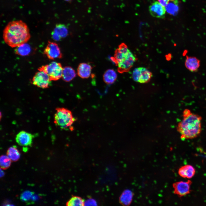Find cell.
Instances as JSON below:
<instances>
[{
    "mask_svg": "<svg viewBox=\"0 0 206 206\" xmlns=\"http://www.w3.org/2000/svg\"><path fill=\"white\" fill-rule=\"evenodd\" d=\"M30 37L27 25L21 20L10 22L3 31V38L4 42L12 48L26 43Z\"/></svg>",
    "mask_w": 206,
    "mask_h": 206,
    "instance_id": "1",
    "label": "cell"
},
{
    "mask_svg": "<svg viewBox=\"0 0 206 206\" xmlns=\"http://www.w3.org/2000/svg\"><path fill=\"white\" fill-rule=\"evenodd\" d=\"M183 118L177 127V131L180 134L181 138L183 140L191 139L197 137L202 130V117L192 112Z\"/></svg>",
    "mask_w": 206,
    "mask_h": 206,
    "instance_id": "2",
    "label": "cell"
},
{
    "mask_svg": "<svg viewBox=\"0 0 206 206\" xmlns=\"http://www.w3.org/2000/svg\"><path fill=\"white\" fill-rule=\"evenodd\" d=\"M111 60L117 66L118 72L122 73L129 71L136 58L126 44L123 43L116 50Z\"/></svg>",
    "mask_w": 206,
    "mask_h": 206,
    "instance_id": "3",
    "label": "cell"
},
{
    "mask_svg": "<svg viewBox=\"0 0 206 206\" xmlns=\"http://www.w3.org/2000/svg\"><path fill=\"white\" fill-rule=\"evenodd\" d=\"M76 120L70 110L64 108H59L56 109L54 122L61 128L72 130L73 128L72 125Z\"/></svg>",
    "mask_w": 206,
    "mask_h": 206,
    "instance_id": "4",
    "label": "cell"
},
{
    "mask_svg": "<svg viewBox=\"0 0 206 206\" xmlns=\"http://www.w3.org/2000/svg\"><path fill=\"white\" fill-rule=\"evenodd\" d=\"M63 69L60 63L52 62L39 67L38 70L42 71L47 74L51 81H56L62 78Z\"/></svg>",
    "mask_w": 206,
    "mask_h": 206,
    "instance_id": "5",
    "label": "cell"
},
{
    "mask_svg": "<svg viewBox=\"0 0 206 206\" xmlns=\"http://www.w3.org/2000/svg\"><path fill=\"white\" fill-rule=\"evenodd\" d=\"M32 84L42 88H48L50 85L51 80L48 75L42 71L38 70L32 78Z\"/></svg>",
    "mask_w": 206,
    "mask_h": 206,
    "instance_id": "6",
    "label": "cell"
},
{
    "mask_svg": "<svg viewBox=\"0 0 206 206\" xmlns=\"http://www.w3.org/2000/svg\"><path fill=\"white\" fill-rule=\"evenodd\" d=\"M152 76V73L146 68L142 67L135 68L132 74L133 80L135 82L141 83L148 82Z\"/></svg>",
    "mask_w": 206,
    "mask_h": 206,
    "instance_id": "7",
    "label": "cell"
},
{
    "mask_svg": "<svg viewBox=\"0 0 206 206\" xmlns=\"http://www.w3.org/2000/svg\"><path fill=\"white\" fill-rule=\"evenodd\" d=\"M43 53L50 60L60 59L62 57V53L58 44L49 41H48L44 49Z\"/></svg>",
    "mask_w": 206,
    "mask_h": 206,
    "instance_id": "8",
    "label": "cell"
},
{
    "mask_svg": "<svg viewBox=\"0 0 206 206\" xmlns=\"http://www.w3.org/2000/svg\"><path fill=\"white\" fill-rule=\"evenodd\" d=\"M192 183L191 180H188L186 182L180 181L174 183L173 186L174 189V193L179 197L189 194L191 191L190 187Z\"/></svg>",
    "mask_w": 206,
    "mask_h": 206,
    "instance_id": "9",
    "label": "cell"
},
{
    "mask_svg": "<svg viewBox=\"0 0 206 206\" xmlns=\"http://www.w3.org/2000/svg\"><path fill=\"white\" fill-rule=\"evenodd\" d=\"M149 11L152 17L161 19L165 17L166 12L165 7L158 1H155L151 3L149 7Z\"/></svg>",
    "mask_w": 206,
    "mask_h": 206,
    "instance_id": "10",
    "label": "cell"
},
{
    "mask_svg": "<svg viewBox=\"0 0 206 206\" xmlns=\"http://www.w3.org/2000/svg\"><path fill=\"white\" fill-rule=\"evenodd\" d=\"M34 136L31 134L24 131H21L16 135L15 140L17 142L23 146H31L32 144Z\"/></svg>",
    "mask_w": 206,
    "mask_h": 206,
    "instance_id": "11",
    "label": "cell"
},
{
    "mask_svg": "<svg viewBox=\"0 0 206 206\" xmlns=\"http://www.w3.org/2000/svg\"><path fill=\"white\" fill-rule=\"evenodd\" d=\"M200 61L197 58L187 56L185 62L186 68L192 72H197L200 66Z\"/></svg>",
    "mask_w": 206,
    "mask_h": 206,
    "instance_id": "12",
    "label": "cell"
},
{
    "mask_svg": "<svg viewBox=\"0 0 206 206\" xmlns=\"http://www.w3.org/2000/svg\"><path fill=\"white\" fill-rule=\"evenodd\" d=\"M92 69L90 65L86 63H81L78 67L77 74L81 78H87L91 75Z\"/></svg>",
    "mask_w": 206,
    "mask_h": 206,
    "instance_id": "13",
    "label": "cell"
},
{
    "mask_svg": "<svg viewBox=\"0 0 206 206\" xmlns=\"http://www.w3.org/2000/svg\"><path fill=\"white\" fill-rule=\"evenodd\" d=\"M178 173L179 175L183 178L191 179L195 175V169L192 165H186L180 168Z\"/></svg>",
    "mask_w": 206,
    "mask_h": 206,
    "instance_id": "14",
    "label": "cell"
},
{
    "mask_svg": "<svg viewBox=\"0 0 206 206\" xmlns=\"http://www.w3.org/2000/svg\"><path fill=\"white\" fill-rule=\"evenodd\" d=\"M133 194L129 189L124 190L121 194L119 197L120 203L124 205H128L132 201Z\"/></svg>",
    "mask_w": 206,
    "mask_h": 206,
    "instance_id": "15",
    "label": "cell"
},
{
    "mask_svg": "<svg viewBox=\"0 0 206 206\" xmlns=\"http://www.w3.org/2000/svg\"><path fill=\"white\" fill-rule=\"evenodd\" d=\"M76 73L74 70L70 66H66L63 68L62 78L66 82L72 80L76 76Z\"/></svg>",
    "mask_w": 206,
    "mask_h": 206,
    "instance_id": "16",
    "label": "cell"
},
{
    "mask_svg": "<svg viewBox=\"0 0 206 206\" xmlns=\"http://www.w3.org/2000/svg\"><path fill=\"white\" fill-rule=\"evenodd\" d=\"M117 78V74L113 70L109 69L106 71L103 75L104 82L107 84H111L114 83Z\"/></svg>",
    "mask_w": 206,
    "mask_h": 206,
    "instance_id": "17",
    "label": "cell"
},
{
    "mask_svg": "<svg viewBox=\"0 0 206 206\" xmlns=\"http://www.w3.org/2000/svg\"><path fill=\"white\" fill-rule=\"evenodd\" d=\"M7 155L11 161L13 162L17 161L20 157V153L16 146L15 145L11 146L8 149Z\"/></svg>",
    "mask_w": 206,
    "mask_h": 206,
    "instance_id": "18",
    "label": "cell"
},
{
    "mask_svg": "<svg viewBox=\"0 0 206 206\" xmlns=\"http://www.w3.org/2000/svg\"><path fill=\"white\" fill-rule=\"evenodd\" d=\"M165 7L168 13L173 15H176L179 9L178 1L177 0L171 1Z\"/></svg>",
    "mask_w": 206,
    "mask_h": 206,
    "instance_id": "19",
    "label": "cell"
},
{
    "mask_svg": "<svg viewBox=\"0 0 206 206\" xmlns=\"http://www.w3.org/2000/svg\"><path fill=\"white\" fill-rule=\"evenodd\" d=\"M53 31L61 38L65 37L68 35L67 28L66 25L63 24L58 23L56 25Z\"/></svg>",
    "mask_w": 206,
    "mask_h": 206,
    "instance_id": "20",
    "label": "cell"
},
{
    "mask_svg": "<svg viewBox=\"0 0 206 206\" xmlns=\"http://www.w3.org/2000/svg\"><path fill=\"white\" fill-rule=\"evenodd\" d=\"M15 52L17 54L24 56L28 55L31 51L30 47L26 43L16 47Z\"/></svg>",
    "mask_w": 206,
    "mask_h": 206,
    "instance_id": "21",
    "label": "cell"
},
{
    "mask_svg": "<svg viewBox=\"0 0 206 206\" xmlns=\"http://www.w3.org/2000/svg\"><path fill=\"white\" fill-rule=\"evenodd\" d=\"M84 200L81 197L76 196H72L66 203L68 206H84Z\"/></svg>",
    "mask_w": 206,
    "mask_h": 206,
    "instance_id": "22",
    "label": "cell"
},
{
    "mask_svg": "<svg viewBox=\"0 0 206 206\" xmlns=\"http://www.w3.org/2000/svg\"><path fill=\"white\" fill-rule=\"evenodd\" d=\"M34 193L29 191H25L21 195L20 199L23 201L27 203V204L31 203L32 197Z\"/></svg>",
    "mask_w": 206,
    "mask_h": 206,
    "instance_id": "23",
    "label": "cell"
},
{
    "mask_svg": "<svg viewBox=\"0 0 206 206\" xmlns=\"http://www.w3.org/2000/svg\"><path fill=\"white\" fill-rule=\"evenodd\" d=\"M11 161L9 157L5 155L1 156L0 158V165L1 168L3 169H6L10 166Z\"/></svg>",
    "mask_w": 206,
    "mask_h": 206,
    "instance_id": "24",
    "label": "cell"
},
{
    "mask_svg": "<svg viewBox=\"0 0 206 206\" xmlns=\"http://www.w3.org/2000/svg\"><path fill=\"white\" fill-rule=\"evenodd\" d=\"M84 205L96 206L97 205L96 201L94 199L90 198L84 201Z\"/></svg>",
    "mask_w": 206,
    "mask_h": 206,
    "instance_id": "25",
    "label": "cell"
},
{
    "mask_svg": "<svg viewBox=\"0 0 206 206\" xmlns=\"http://www.w3.org/2000/svg\"><path fill=\"white\" fill-rule=\"evenodd\" d=\"M174 0H157V1L163 6L165 7L171 1Z\"/></svg>",
    "mask_w": 206,
    "mask_h": 206,
    "instance_id": "26",
    "label": "cell"
},
{
    "mask_svg": "<svg viewBox=\"0 0 206 206\" xmlns=\"http://www.w3.org/2000/svg\"><path fill=\"white\" fill-rule=\"evenodd\" d=\"M52 35L53 38L55 40H59L61 38L54 31L52 32Z\"/></svg>",
    "mask_w": 206,
    "mask_h": 206,
    "instance_id": "27",
    "label": "cell"
},
{
    "mask_svg": "<svg viewBox=\"0 0 206 206\" xmlns=\"http://www.w3.org/2000/svg\"><path fill=\"white\" fill-rule=\"evenodd\" d=\"M5 175L4 172L1 170V168L0 169V177H3Z\"/></svg>",
    "mask_w": 206,
    "mask_h": 206,
    "instance_id": "28",
    "label": "cell"
},
{
    "mask_svg": "<svg viewBox=\"0 0 206 206\" xmlns=\"http://www.w3.org/2000/svg\"><path fill=\"white\" fill-rule=\"evenodd\" d=\"M64 0L65 1H67V2H70L72 1V0Z\"/></svg>",
    "mask_w": 206,
    "mask_h": 206,
    "instance_id": "29",
    "label": "cell"
}]
</instances>
